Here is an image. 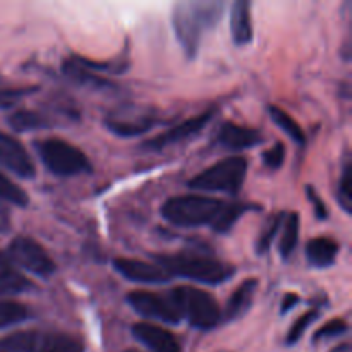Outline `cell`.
<instances>
[{"mask_svg": "<svg viewBox=\"0 0 352 352\" xmlns=\"http://www.w3.org/2000/svg\"><path fill=\"white\" fill-rule=\"evenodd\" d=\"M337 201H339L340 208L351 215L352 212V164L351 160H346L342 165V172H340L339 188H337Z\"/></svg>", "mask_w": 352, "mask_h": 352, "instance_id": "cell-29", "label": "cell"}, {"mask_svg": "<svg viewBox=\"0 0 352 352\" xmlns=\"http://www.w3.org/2000/svg\"><path fill=\"white\" fill-rule=\"evenodd\" d=\"M299 296L298 294H292V292H289V294L284 296V299H282V306H280V313L282 315H285V313H289L291 309H294L296 306L299 305Z\"/></svg>", "mask_w": 352, "mask_h": 352, "instance_id": "cell-34", "label": "cell"}, {"mask_svg": "<svg viewBox=\"0 0 352 352\" xmlns=\"http://www.w3.org/2000/svg\"><path fill=\"white\" fill-rule=\"evenodd\" d=\"M7 258L36 277L48 278L55 274L57 265L40 243L26 236L14 237L7 248Z\"/></svg>", "mask_w": 352, "mask_h": 352, "instance_id": "cell-7", "label": "cell"}, {"mask_svg": "<svg viewBox=\"0 0 352 352\" xmlns=\"http://www.w3.org/2000/svg\"><path fill=\"white\" fill-rule=\"evenodd\" d=\"M133 336L151 352H182L174 333L153 323H136L131 329Z\"/></svg>", "mask_w": 352, "mask_h": 352, "instance_id": "cell-14", "label": "cell"}, {"mask_svg": "<svg viewBox=\"0 0 352 352\" xmlns=\"http://www.w3.org/2000/svg\"><path fill=\"white\" fill-rule=\"evenodd\" d=\"M38 91V86H17L0 79V109H12L24 96Z\"/></svg>", "mask_w": 352, "mask_h": 352, "instance_id": "cell-26", "label": "cell"}, {"mask_svg": "<svg viewBox=\"0 0 352 352\" xmlns=\"http://www.w3.org/2000/svg\"><path fill=\"white\" fill-rule=\"evenodd\" d=\"M33 287V282L24 277L7 258V254L0 251V296L23 294V292H30Z\"/></svg>", "mask_w": 352, "mask_h": 352, "instance_id": "cell-18", "label": "cell"}, {"mask_svg": "<svg viewBox=\"0 0 352 352\" xmlns=\"http://www.w3.org/2000/svg\"><path fill=\"white\" fill-rule=\"evenodd\" d=\"M126 301L138 315L144 316V318L160 320V322L170 323V325H177L182 320L181 311L172 301L170 294L160 296L157 292L133 291L127 294Z\"/></svg>", "mask_w": 352, "mask_h": 352, "instance_id": "cell-9", "label": "cell"}, {"mask_svg": "<svg viewBox=\"0 0 352 352\" xmlns=\"http://www.w3.org/2000/svg\"><path fill=\"white\" fill-rule=\"evenodd\" d=\"M349 330V325H347L346 320L342 318H336L330 320L329 323L322 327L320 330H316V333L313 336V342H320V340H327V339H336V337L344 336Z\"/></svg>", "mask_w": 352, "mask_h": 352, "instance_id": "cell-31", "label": "cell"}, {"mask_svg": "<svg viewBox=\"0 0 352 352\" xmlns=\"http://www.w3.org/2000/svg\"><path fill=\"white\" fill-rule=\"evenodd\" d=\"M127 352H138V351H127Z\"/></svg>", "mask_w": 352, "mask_h": 352, "instance_id": "cell-37", "label": "cell"}, {"mask_svg": "<svg viewBox=\"0 0 352 352\" xmlns=\"http://www.w3.org/2000/svg\"><path fill=\"white\" fill-rule=\"evenodd\" d=\"M28 320H31V311L28 306L9 299H0V330L19 325Z\"/></svg>", "mask_w": 352, "mask_h": 352, "instance_id": "cell-25", "label": "cell"}, {"mask_svg": "<svg viewBox=\"0 0 352 352\" xmlns=\"http://www.w3.org/2000/svg\"><path fill=\"white\" fill-rule=\"evenodd\" d=\"M0 165L21 179H33L36 174L33 158L26 148L9 134L0 131Z\"/></svg>", "mask_w": 352, "mask_h": 352, "instance_id": "cell-11", "label": "cell"}, {"mask_svg": "<svg viewBox=\"0 0 352 352\" xmlns=\"http://www.w3.org/2000/svg\"><path fill=\"white\" fill-rule=\"evenodd\" d=\"M34 148L47 170L57 177H74L93 170L89 158L79 148L72 146L64 140L48 138L34 143Z\"/></svg>", "mask_w": 352, "mask_h": 352, "instance_id": "cell-6", "label": "cell"}, {"mask_svg": "<svg viewBox=\"0 0 352 352\" xmlns=\"http://www.w3.org/2000/svg\"><path fill=\"white\" fill-rule=\"evenodd\" d=\"M320 316V309H311V311H306L305 315L299 316L294 323H292L291 330L287 332V337H285V344L287 346H294L299 340L302 339V336L306 333V330L309 329L311 323H315Z\"/></svg>", "mask_w": 352, "mask_h": 352, "instance_id": "cell-30", "label": "cell"}, {"mask_svg": "<svg viewBox=\"0 0 352 352\" xmlns=\"http://www.w3.org/2000/svg\"><path fill=\"white\" fill-rule=\"evenodd\" d=\"M260 131L239 126L236 122H223L215 134V144L229 151H243L263 143Z\"/></svg>", "mask_w": 352, "mask_h": 352, "instance_id": "cell-12", "label": "cell"}, {"mask_svg": "<svg viewBox=\"0 0 352 352\" xmlns=\"http://www.w3.org/2000/svg\"><path fill=\"white\" fill-rule=\"evenodd\" d=\"M230 34L237 47H244L253 41V23H251V2L236 0L230 9Z\"/></svg>", "mask_w": 352, "mask_h": 352, "instance_id": "cell-17", "label": "cell"}, {"mask_svg": "<svg viewBox=\"0 0 352 352\" xmlns=\"http://www.w3.org/2000/svg\"><path fill=\"white\" fill-rule=\"evenodd\" d=\"M10 230V212L3 201H0V234H6Z\"/></svg>", "mask_w": 352, "mask_h": 352, "instance_id": "cell-35", "label": "cell"}, {"mask_svg": "<svg viewBox=\"0 0 352 352\" xmlns=\"http://www.w3.org/2000/svg\"><path fill=\"white\" fill-rule=\"evenodd\" d=\"M9 126L17 133H30V131H40L48 129V127L55 126L54 120L41 110H14L7 119Z\"/></svg>", "mask_w": 352, "mask_h": 352, "instance_id": "cell-20", "label": "cell"}, {"mask_svg": "<svg viewBox=\"0 0 352 352\" xmlns=\"http://www.w3.org/2000/svg\"><path fill=\"white\" fill-rule=\"evenodd\" d=\"M284 219H285V213H277V215L272 217V219L268 220L265 229L261 230L260 237H258L256 244H254V250H256V253L260 254V256H263V254H267L268 251H270L272 243L275 241L277 234L280 232V227L282 223H284Z\"/></svg>", "mask_w": 352, "mask_h": 352, "instance_id": "cell-28", "label": "cell"}, {"mask_svg": "<svg viewBox=\"0 0 352 352\" xmlns=\"http://www.w3.org/2000/svg\"><path fill=\"white\" fill-rule=\"evenodd\" d=\"M157 265L168 277H184L206 285H219L230 280L236 267L205 253H174L157 254Z\"/></svg>", "mask_w": 352, "mask_h": 352, "instance_id": "cell-3", "label": "cell"}, {"mask_svg": "<svg viewBox=\"0 0 352 352\" xmlns=\"http://www.w3.org/2000/svg\"><path fill=\"white\" fill-rule=\"evenodd\" d=\"M330 352H352V346L351 344H340V346H337V347H333L332 351Z\"/></svg>", "mask_w": 352, "mask_h": 352, "instance_id": "cell-36", "label": "cell"}, {"mask_svg": "<svg viewBox=\"0 0 352 352\" xmlns=\"http://www.w3.org/2000/svg\"><path fill=\"white\" fill-rule=\"evenodd\" d=\"M339 244L332 237H315L306 244V258L315 268H329L336 265Z\"/></svg>", "mask_w": 352, "mask_h": 352, "instance_id": "cell-19", "label": "cell"}, {"mask_svg": "<svg viewBox=\"0 0 352 352\" xmlns=\"http://www.w3.org/2000/svg\"><path fill=\"white\" fill-rule=\"evenodd\" d=\"M268 116H270L272 120L277 124L278 129L284 131V133L287 134V136L291 138L296 144H301V146H305L306 134H305V131H302V127L298 124V120L292 119V117L289 116L285 110H282L280 107H275V105L268 107Z\"/></svg>", "mask_w": 352, "mask_h": 352, "instance_id": "cell-24", "label": "cell"}, {"mask_svg": "<svg viewBox=\"0 0 352 352\" xmlns=\"http://www.w3.org/2000/svg\"><path fill=\"white\" fill-rule=\"evenodd\" d=\"M213 116H215V110L210 109L206 110V112L199 113V116L189 117V119L184 120V122L177 124V126L170 127V129H167L165 133L144 141V143L141 144V148L146 151H162L164 148L172 146V144H177L186 140H191L192 136L201 133V131L208 126Z\"/></svg>", "mask_w": 352, "mask_h": 352, "instance_id": "cell-10", "label": "cell"}, {"mask_svg": "<svg viewBox=\"0 0 352 352\" xmlns=\"http://www.w3.org/2000/svg\"><path fill=\"white\" fill-rule=\"evenodd\" d=\"M280 229L282 236L280 243H278V251H280V256L284 258V260H289L299 243V230H301V219H299V213L292 212L289 213V215H285L284 223H282Z\"/></svg>", "mask_w": 352, "mask_h": 352, "instance_id": "cell-22", "label": "cell"}, {"mask_svg": "<svg viewBox=\"0 0 352 352\" xmlns=\"http://www.w3.org/2000/svg\"><path fill=\"white\" fill-rule=\"evenodd\" d=\"M158 122H160V117L157 113L151 110L136 109V107L110 112L103 119V126L119 138L143 136L148 131L153 129Z\"/></svg>", "mask_w": 352, "mask_h": 352, "instance_id": "cell-8", "label": "cell"}, {"mask_svg": "<svg viewBox=\"0 0 352 352\" xmlns=\"http://www.w3.org/2000/svg\"><path fill=\"white\" fill-rule=\"evenodd\" d=\"M0 201L10 203V205H16L19 208H26L30 205L26 191L21 189L16 182L10 181L2 172H0Z\"/></svg>", "mask_w": 352, "mask_h": 352, "instance_id": "cell-27", "label": "cell"}, {"mask_svg": "<svg viewBox=\"0 0 352 352\" xmlns=\"http://www.w3.org/2000/svg\"><path fill=\"white\" fill-rule=\"evenodd\" d=\"M62 72L67 76L71 81H74L78 86L82 88L95 89V91H109V89H117V86L113 85L109 79L102 78V76L95 74V72L88 71L86 67H82L81 62L78 60V57H69L62 62Z\"/></svg>", "mask_w": 352, "mask_h": 352, "instance_id": "cell-15", "label": "cell"}, {"mask_svg": "<svg viewBox=\"0 0 352 352\" xmlns=\"http://www.w3.org/2000/svg\"><path fill=\"white\" fill-rule=\"evenodd\" d=\"M226 7V2L220 0H184L175 3L172 26L186 57L195 58L198 55L203 36L219 26Z\"/></svg>", "mask_w": 352, "mask_h": 352, "instance_id": "cell-2", "label": "cell"}, {"mask_svg": "<svg viewBox=\"0 0 352 352\" xmlns=\"http://www.w3.org/2000/svg\"><path fill=\"white\" fill-rule=\"evenodd\" d=\"M40 333L33 330L14 332L0 339V352H36Z\"/></svg>", "mask_w": 352, "mask_h": 352, "instance_id": "cell-23", "label": "cell"}, {"mask_svg": "<svg viewBox=\"0 0 352 352\" xmlns=\"http://www.w3.org/2000/svg\"><path fill=\"white\" fill-rule=\"evenodd\" d=\"M306 192H308V199L311 201V205L315 206V215L318 220H327L329 219V210H327V205L323 203V199L320 198L316 189L313 186H306Z\"/></svg>", "mask_w": 352, "mask_h": 352, "instance_id": "cell-33", "label": "cell"}, {"mask_svg": "<svg viewBox=\"0 0 352 352\" xmlns=\"http://www.w3.org/2000/svg\"><path fill=\"white\" fill-rule=\"evenodd\" d=\"M170 298L181 315L186 316L189 325L195 329L208 332L222 322V311H220L219 302L210 292L203 291V289L181 285L170 292Z\"/></svg>", "mask_w": 352, "mask_h": 352, "instance_id": "cell-5", "label": "cell"}, {"mask_svg": "<svg viewBox=\"0 0 352 352\" xmlns=\"http://www.w3.org/2000/svg\"><path fill=\"white\" fill-rule=\"evenodd\" d=\"M285 160V146L282 143H275L270 150L263 153V165L272 168V170H278L284 165Z\"/></svg>", "mask_w": 352, "mask_h": 352, "instance_id": "cell-32", "label": "cell"}, {"mask_svg": "<svg viewBox=\"0 0 352 352\" xmlns=\"http://www.w3.org/2000/svg\"><path fill=\"white\" fill-rule=\"evenodd\" d=\"M248 174V160L241 155L227 157L212 167L196 174L188 182L189 189L199 192H227L237 195L244 186Z\"/></svg>", "mask_w": 352, "mask_h": 352, "instance_id": "cell-4", "label": "cell"}, {"mask_svg": "<svg viewBox=\"0 0 352 352\" xmlns=\"http://www.w3.org/2000/svg\"><path fill=\"white\" fill-rule=\"evenodd\" d=\"M113 268L126 280L136 282V284H165L170 280V277L157 263H148V261L117 258L113 260Z\"/></svg>", "mask_w": 352, "mask_h": 352, "instance_id": "cell-13", "label": "cell"}, {"mask_svg": "<svg viewBox=\"0 0 352 352\" xmlns=\"http://www.w3.org/2000/svg\"><path fill=\"white\" fill-rule=\"evenodd\" d=\"M256 289H258L256 278H248V280H244L243 284L232 292L229 301H227L226 311H223L222 315V322L230 323L243 318V316L250 311L251 306H253V299H254V294H256Z\"/></svg>", "mask_w": 352, "mask_h": 352, "instance_id": "cell-16", "label": "cell"}, {"mask_svg": "<svg viewBox=\"0 0 352 352\" xmlns=\"http://www.w3.org/2000/svg\"><path fill=\"white\" fill-rule=\"evenodd\" d=\"M251 210H260L250 203H227L205 195H182L167 199L162 217L175 227H210L217 234L232 230L237 220Z\"/></svg>", "mask_w": 352, "mask_h": 352, "instance_id": "cell-1", "label": "cell"}, {"mask_svg": "<svg viewBox=\"0 0 352 352\" xmlns=\"http://www.w3.org/2000/svg\"><path fill=\"white\" fill-rule=\"evenodd\" d=\"M36 352H85L81 340L69 333L50 332L40 336Z\"/></svg>", "mask_w": 352, "mask_h": 352, "instance_id": "cell-21", "label": "cell"}]
</instances>
